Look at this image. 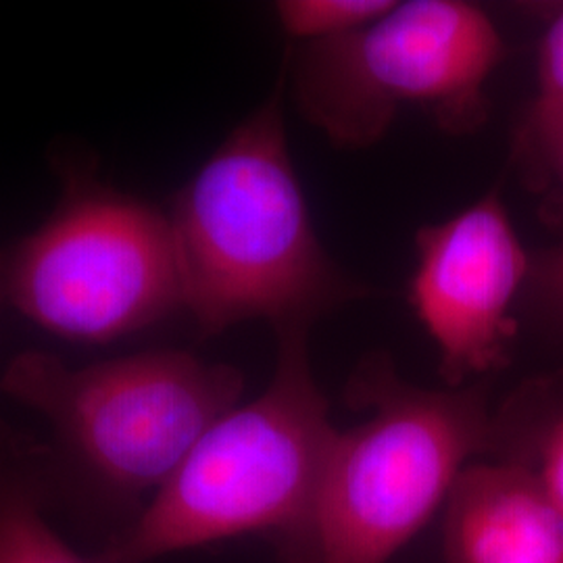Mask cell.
Instances as JSON below:
<instances>
[{
    "label": "cell",
    "mask_w": 563,
    "mask_h": 563,
    "mask_svg": "<svg viewBox=\"0 0 563 563\" xmlns=\"http://www.w3.org/2000/svg\"><path fill=\"white\" fill-rule=\"evenodd\" d=\"M181 307L202 334L309 322L355 295L323 251L288 148L280 92L218 146L167 213Z\"/></svg>",
    "instance_id": "6da1fadb"
},
{
    "label": "cell",
    "mask_w": 563,
    "mask_h": 563,
    "mask_svg": "<svg viewBox=\"0 0 563 563\" xmlns=\"http://www.w3.org/2000/svg\"><path fill=\"white\" fill-rule=\"evenodd\" d=\"M272 383L213 423L95 563H151L244 534L292 543L309 522L339 430L313 378L307 325H282Z\"/></svg>",
    "instance_id": "7a4b0ae2"
},
{
    "label": "cell",
    "mask_w": 563,
    "mask_h": 563,
    "mask_svg": "<svg viewBox=\"0 0 563 563\" xmlns=\"http://www.w3.org/2000/svg\"><path fill=\"white\" fill-rule=\"evenodd\" d=\"M0 388L51 423L60 470L107 497L139 499L155 495L241 402L244 378L232 365L186 351H146L86 367L25 351L7 365Z\"/></svg>",
    "instance_id": "3957f363"
},
{
    "label": "cell",
    "mask_w": 563,
    "mask_h": 563,
    "mask_svg": "<svg viewBox=\"0 0 563 563\" xmlns=\"http://www.w3.org/2000/svg\"><path fill=\"white\" fill-rule=\"evenodd\" d=\"M374 411L336 434L322 484L288 563H388L444 507L460 474L490 441L474 388L426 390L378 374Z\"/></svg>",
    "instance_id": "277c9868"
},
{
    "label": "cell",
    "mask_w": 563,
    "mask_h": 563,
    "mask_svg": "<svg viewBox=\"0 0 563 563\" xmlns=\"http://www.w3.org/2000/svg\"><path fill=\"white\" fill-rule=\"evenodd\" d=\"M501 59L504 38L481 7L395 2L360 32L307 46L295 76L297 101L341 146L380 141L402 107L470 130L486 118L484 88Z\"/></svg>",
    "instance_id": "5b68a950"
},
{
    "label": "cell",
    "mask_w": 563,
    "mask_h": 563,
    "mask_svg": "<svg viewBox=\"0 0 563 563\" xmlns=\"http://www.w3.org/2000/svg\"><path fill=\"white\" fill-rule=\"evenodd\" d=\"M4 299L65 339L107 342L181 307L169 218L97 181L71 178L41 228L0 257Z\"/></svg>",
    "instance_id": "8992f818"
},
{
    "label": "cell",
    "mask_w": 563,
    "mask_h": 563,
    "mask_svg": "<svg viewBox=\"0 0 563 563\" xmlns=\"http://www.w3.org/2000/svg\"><path fill=\"white\" fill-rule=\"evenodd\" d=\"M411 302L441 351V372L462 386L507 362L511 305L528 276V255L497 192L446 222L418 232Z\"/></svg>",
    "instance_id": "52a82bcc"
},
{
    "label": "cell",
    "mask_w": 563,
    "mask_h": 563,
    "mask_svg": "<svg viewBox=\"0 0 563 563\" xmlns=\"http://www.w3.org/2000/svg\"><path fill=\"white\" fill-rule=\"evenodd\" d=\"M446 563H563V516L522 462H472L444 504Z\"/></svg>",
    "instance_id": "ba28073f"
},
{
    "label": "cell",
    "mask_w": 563,
    "mask_h": 563,
    "mask_svg": "<svg viewBox=\"0 0 563 563\" xmlns=\"http://www.w3.org/2000/svg\"><path fill=\"white\" fill-rule=\"evenodd\" d=\"M53 453L0 423V563H86L44 516Z\"/></svg>",
    "instance_id": "9c48e42d"
},
{
    "label": "cell",
    "mask_w": 563,
    "mask_h": 563,
    "mask_svg": "<svg viewBox=\"0 0 563 563\" xmlns=\"http://www.w3.org/2000/svg\"><path fill=\"white\" fill-rule=\"evenodd\" d=\"M393 0H282L276 4L286 34L302 42L339 41L390 11Z\"/></svg>",
    "instance_id": "30bf717a"
},
{
    "label": "cell",
    "mask_w": 563,
    "mask_h": 563,
    "mask_svg": "<svg viewBox=\"0 0 563 563\" xmlns=\"http://www.w3.org/2000/svg\"><path fill=\"white\" fill-rule=\"evenodd\" d=\"M563 111V9L544 30L537 60V101L530 118Z\"/></svg>",
    "instance_id": "8fae6325"
},
{
    "label": "cell",
    "mask_w": 563,
    "mask_h": 563,
    "mask_svg": "<svg viewBox=\"0 0 563 563\" xmlns=\"http://www.w3.org/2000/svg\"><path fill=\"white\" fill-rule=\"evenodd\" d=\"M526 142L541 163L544 176L563 195V111L530 118Z\"/></svg>",
    "instance_id": "7c38bea8"
},
{
    "label": "cell",
    "mask_w": 563,
    "mask_h": 563,
    "mask_svg": "<svg viewBox=\"0 0 563 563\" xmlns=\"http://www.w3.org/2000/svg\"><path fill=\"white\" fill-rule=\"evenodd\" d=\"M543 484L547 497L563 516V416L547 430L539 444L537 465H530Z\"/></svg>",
    "instance_id": "4fadbf2b"
},
{
    "label": "cell",
    "mask_w": 563,
    "mask_h": 563,
    "mask_svg": "<svg viewBox=\"0 0 563 563\" xmlns=\"http://www.w3.org/2000/svg\"><path fill=\"white\" fill-rule=\"evenodd\" d=\"M543 282L547 290L563 305V246L544 260Z\"/></svg>",
    "instance_id": "5bb4252c"
},
{
    "label": "cell",
    "mask_w": 563,
    "mask_h": 563,
    "mask_svg": "<svg viewBox=\"0 0 563 563\" xmlns=\"http://www.w3.org/2000/svg\"><path fill=\"white\" fill-rule=\"evenodd\" d=\"M4 301V290H2V278H0V302Z\"/></svg>",
    "instance_id": "9a60e30c"
}]
</instances>
